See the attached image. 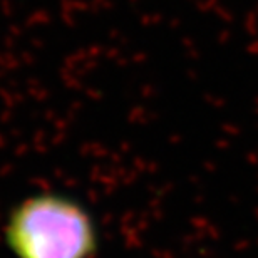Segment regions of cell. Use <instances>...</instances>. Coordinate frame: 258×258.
<instances>
[{
	"instance_id": "1",
	"label": "cell",
	"mask_w": 258,
	"mask_h": 258,
	"mask_svg": "<svg viewBox=\"0 0 258 258\" xmlns=\"http://www.w3.org/2000/svg\"><path fill=\"white\" fill-rule=\"evenodd\" d=\"M15 258H91L97 250L92 216L64 195L40 193L15 206L5 225Z\"/></svg>"
}]
</instances>
